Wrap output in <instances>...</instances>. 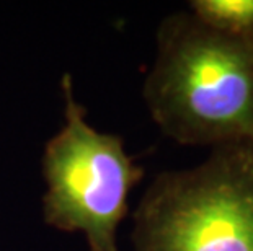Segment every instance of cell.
Instances as JSON below:
<instances>
[{"label":"cell","instance_id":"obj_2","mask_svg":"<svg viewBox=\"0 0 253 251\" xmlns=\"http://www.w3.org/2000/svg\"><path fill=\"white\" fill-rule=\"evenodd\" d=\"M136 251H253V143L152 181L134 214Z\"/></svg>","mask_w":253,"mask_h":251},{"label":"cell","instance_id":"obj_3","mask_svg":"<svg viewBox=\"0 0 253 251\" xmlns=\"http://www.w3.org/2000/svg\"><path fill=\"white\" fill-rule=\"evenodd\" d=\"M66 122L42 157L47 183L44 218L64 232H82L90 251H118L116 232L127 214V196L144 176L120 136L103 134L74 100L72 80L62 77Z\"/></svg>","mask_w":253,"mask_h":251},{"label":"cell","instance_id":"obj_1","mask_svg":"<svg viewBox=\"0 0 253 251\" xmlns=\"http://www.w3.org/2000/svg\"><path fill=\"white\" fill-rule=\"evenodd\" d=\"M144 98L155 124L183 145L253 143V38L220 33L193 13L167 17Z\"/></svg>","mask_w":253,"mask_h":251},{"label":"cell","instance_id":"obj_4","mask_svg":"<svg viewBox=\"0 0 253 251\" xmlns=\"http://www.w3.org/2000/svg\"><path fill=\"white\" fill-rule=\"evenodd\" d=\"M191 13L220 33L253 38V0H195Z\"/></svg>","mask_w":253,"mask_h":251}]
</instances>
